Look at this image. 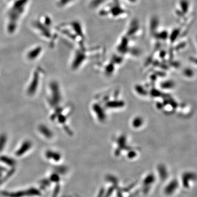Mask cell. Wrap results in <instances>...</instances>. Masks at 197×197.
<instances>
[{
    "mask_svg": "<svg viewBox=\"0 0 197 197\" xmlns=\"http://www.w3.org/2000/svg\"><path fill=\"white\" fill-rule=\"evenodd\" d=\"M39 80L40 74L38 70H37L36 71L34 72L32 80L27 90V92L29 95H33L36 93L39 85Z\"/></svg>",
    "mask_w": 197,
    "mask_h": 197,
    "instance_id": "1",
    "label": "cell"
},
{
    "mask_svg": "<svg viewBox=\"0 0 197 197\" xmlns=\"http://www.w3.org/2000/svg\"><path fill=\"white\" fill-rule=\"evenodd\" d=\"M50 89L51 92L50 103L53 105H56L60 100V93L58 85L56 82H52L50 85Z\"/></svg>",
    "mask_w": 197,
    "mask_h": 197,
    "instance_id": "2",
    "label": "cell"
},
{
    "mask_svg": "<svg viewBox=\"0 0 197 197\" xmlns=\"http://www.w3.org/2000/svg\"><path fill=\"white\" fill-rule=\"evenodd\" d=\"M197 179V175L194 173L191 172L185 173L182 176V183L183 186L187 188L189 186L190 181L196 180Z\"/></svg>",
    "mask_w": 197,
    "mask_h": 197,
    "instance_id": "3",
    "label": "cell"
},
{
    "mask_svg": "<svg viewBox=\"0 0 197 197\" xmlns=\"http://www.w3.org/2000/svg\"><path fill=\"white\" fill-rule=\"evenodd\" d=\"M32 147V143L31 141L26 140L23 142V144L20 146V147L18 150L16 152L17 156H21L23 155L25 153L27 152Z\"/></svg>",
    "mask_w": 197,
    "mask_h": 197,
    "instance_id": "4",
    "label": "cell"
},
{
    "mask_svg": "<svg viewBox=\"0 0 197 197\" xmlns=\"http://www.w3.org/2000/svg\"><path fill=\"white\" fill-rule=\"evenodd\" d=\"M38 130L41 134H42L47 139H50L52 137V132L46 125H41L38 127Z\"/></svg>",
    "mask_w": 197,
    "mask_h": 197,
    "instance_id": "5",
    "label": "cell"
},
{
    "mask_svg": "<svg viewBox=\"0 0 197 197\" xmlns=\"http://www.w3.org/2000/svg\"><path fill=\"white\" fill-rule=\"evenodd\" d=\"M178 187V182L176 180H173L170 182L165 189V192L167 194H171L174 193V192L177 189Z\"/></svg>",
    "mask_w": 197,
    "mask_h": 197,
    "instance_id": "6",
    "label": "cell"
},
{
    "mask_svg": "<svg viewBox=\"0 0 197 197\" xmlns=\"http://www.w3.org/2000/svg\"><path fill=\"white\" fill-rule=\"evenodd\" d=\"M7 137L6 134H1L0 135V152H1L7 144Z\"/></svg>",
    "mask_w": 197,
    "mask_h": 197,
    "instance_id": "7",
    "label": "cell"
},
{
    "mask_svg": "<svg viewBox=\"0 0 197 197\" xmlns=\"http://www.w3.org/2000/svg\"><path fill=\"white\" fill-rule=\"evenodd\" d=\"M46 156L48 158H50V159H53L54 160H58L59 158V156L58 154L53 152L51 151H48L46 152Z\"/></svg>",
    "mask_w": 197,
    "mask_h": 197,
    "instance_id": "8",
    "label": "cell"
},
{
    "mask_svg": "<svg viewBox=\"0 0 197 197\" xmlns=\"http://www.w3.org/2000/svg\"><path fill=\"white\" fill-rule=\"evenodd\" d=\"M1 160L8 165H14L15 163V161H14V159L6 156L1 157Z\"/></svg>",
    "mask_w": 197,
    "mask_h": 197,
    "instance_id": "9",
    "label": "cell"
},
{
    "mask_svg": "<svg viewBox=\"0 0 197 197\" xmlns=\"http://www.w3.org/2000/svg\"><path fill=\"white\" fill-rule=\"evenodd\" d=\"M40 52V50L39 49H36L32 51L31 52L28 54V57L30 59H34L38 56L39 53Z\"/></svg>",
    "mask_w": 197,
    "mask_h": 197,
    "instance_id": "10",
    "label": "cell"
},
{
    "mask_svg": "<svg viewBox=\"0 0 197 197\" xmlns=\"http://www.w3.org/2000/svg\"><path fill=\"white\" fill-rule=\"evenodd\" d=\"M185 75L186 76L188 77H191L193 76V71L190 68H187L186 70H185Z\"/></svg>",
    "mask_w": 197,
    "mask_h": 197,
    "instance_id": "11",
    "label": "cell"
},
{
    "mask_svg": "<svg viewBox=\"0 0 197 197\" xmlns=\"http://www.w3.org/2000/svg\"><path fill=\"white\" fill-rule=\"evenodd\" d=\"M191 61L193 62V63H194V64H196L197 65V58H192L191 59Z\"/></svg>",
    "mask_w": 197,
    "mask_h": 197,
    "instance_id": "12",
    "label": "cell"
},
{
    "mask_svg": "<svg viewBox=\"0 0 197 197\" xmlns=\"http://www.w3.org/2000/svg\"><path fill=\"white\" fill-rule=\"evenodd\" d=\"M129 1L130 2H135L137 0H129Z\"/></svg>",
    "mask_w": 197,
    "mask_h": 197,
    "instance_id": "13",
    "label": "cell"
}]
</instances>
